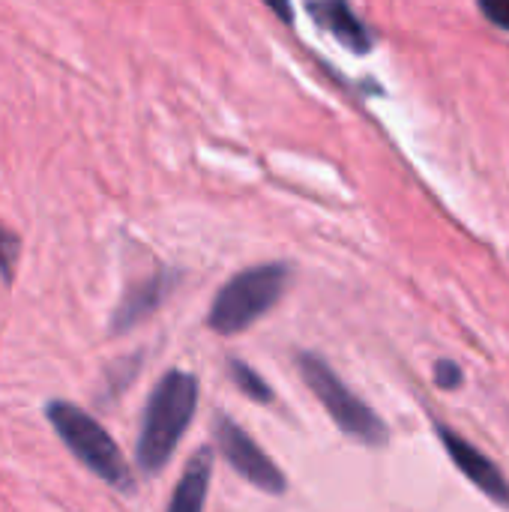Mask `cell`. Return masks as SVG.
<instances>
[{
    "mask_svg": "<svg viewBox=\"0 0 509 512\" xmlns=\"http://www.w3.org/2000/svg\"><path fill=\"white\" fill-rule=\"evenodd\" d=\"M195 408H198V381L189 372H168L156 384L144 408V423L138 435V465L144 471L156 474L165 468Z\"/></svg>",
    "mask_w": 509,
    "mask_h": 512,
    "instance_id": "6da1fadb",
    "label": "cell"
},
{
    "mask_svg": "<svg viewBox=\"0 0 509 512\" xmlns=\"http://www.w3.org/2000/svg\"><path fill=\"white\" fill-rule=\"evenodd\" d=\"M288 282V270L282 264H264L252 267L240 276H234L213 300L210 306V327L216 333H240L255 324L276 300L282 297Z\"/></svg>",
    "mask_w": 509,
    "mask_h": 512,
    "instance_id": "7a4b0ae2",
    "label": "cell"
},
{
    "mask_svg": "<svg viewBox=\"0 0 509 512\" xmlns=\"http://www.w3.org/2000/svg\"><path fill=\"white\" fill-rule=\"evenodd\" d=\"M48 420L57 429V435L63 438V444L69 447V453H75L96 477H102L114 489L132 486L129 465L123 462V453L117 450L111 435L90 414H84L75 405L54 402V405H48Z\"/></svg>",
    "mask_w": 509,
    "mask_h": 512,
    "instance_id": "3957f363",
    "label": "cell"
},
{
    "mask_svg": "<svg viewBox=\"0 0 509 512\" xmlns=\"http://www.w3.org/2000/svg\"><path fill=\"white\" fill-rule=\"evenodd\" d=\"M300 372H303V381L309 384V390L318 396V402L327 408V414L345 435H351L369 447L387 444V426L381 423V417L363 399H357L321 357L303 354Z\"/></svg>",
    "mask_w": 509,
    "mask_h": 512,
    "instance_id": "277c9868",
    "label": "cell"
},
{
    "mask_svg": "<svg viewBox=\"0 0 509 512\" xmlns=\"http://www.w3.org/2000/svg\"><path fill=\"white\" fill-rule=\"evenodd\" d=\"M216 438H219V450L225 453V459L231 462V468L243 480H249L255 489L270 492V495H279L285 489L282 471L273 465V459L237 423H231L228 417H222L216 423Z\"/></svg>",
    "mask_w": 509,
    "mask_h": 512,
    "instance_id": "5b68a950",
    "label": "cell"
},
{
    "mask_svg": "<svg viewBox=\"0 0 509 512\" xmlns=\"http://www.w3.org/2000/svg\"><path fill=\"white\" fill-rule=\"evenodd\" d=\"M438 435H441V444H444V450L453 456V462H456V468L483 492V495H489L492 501H498V504H504L509 507V483L504 480V474L498 471V465L489 459V456H483L471 441H465V438H459L453 429H447V426H438Z\"/></svg>",
    "mask_w": 509,
    "mask_h": 512,
    "instance_id": "8992f818",
    "label": "cell"
},
{
    "mask_svg": "<svg viewBox=\"0 0 509 512\" xmlns=\"http://www.w3.org/2000/svg\"><path fill=\"white\" fill-rule=\"evenodd\" d=\"M309 12L312 18L330 30L345 48L357 51V54H366L372 48V33L366 30V24L357 18V12L348 6V0H312L309 3Z\"/></svg>",
    "mask_w": 509,
    "mask_h": 512,
    "instance_id": "52a82bcc",
    "label": "cell"
},
{
    "mask_svg": "<svg viewBox=\"0 0 509 512\" xmlns=\"http://www.w3.org/2000/svg\"><path fill=\"white\" fill-rule=\"evenodd\" d=\"M210 453L201 450L186 474L180 477L177 489H174V498L168 504V512H204V504H207V486H210Z\"/></svg>",
    "mask_w": 509,
    "mask_h": 512,
    "instance_id": "ba28073f",
    "label": "cell"
},
{
    "mask_svg": "<svg viewBox=\"0 0 509 512\" xmlns=\"http://www.w3.org/2000/svg\"><path fill=\"white\" fill-rule=\"evenodd\" d=\"M159 294H162V282H150L141 291H135L132 297H126V306L117 315V327H129L132 321H138L141 315H147L159 303Z\"/></svg>",
    "mask_w": 509,
    "mask_h": 512,
    "instance_id": "9c48e42d",
    "label": "cell"
},
{
    "mask_svg": "<svg viewBox=\"0 0 509 512\" xmlns=\"http://www.w3.org/2000/svg\"><path fill=\"white\" fill-rule=\"evenodd\" d=\"M231 375H234V381L243 387V393L246 396H252L255 402H270V387L249 369V366H243V363H234V369H231Z\"/></svg>",
    "mask_w": 509,
    "mask_h": 512,
    "instance_id": "30bf717a",
    "label": "cell"
},
{
    "mask_svg": "<svg viewBox=\"0 0 509 512\" xmlns=\"http://www.w3.org/2000/svg\"><path fill=\"white\" fill-rule=\"evenodd\" d=\"M15 258H18V240H15V237L0 225V273H3V276H9V273H12Z\"/></svg>",
    "mask_w": 509,
    "mask_h": 512,
    "instance_id": "8fae6325",
    "label": "cell"
},
{
    "mask_svg": "<svg viewBox=\"0 0 509 512\" xmlns=\"http://www.w3.org/2000/svg\"><path fill=\"white\" fill-rule=\"evenodd\" d=\"M435 381H438V387H444V390H456V387H462V369H459L456 363H450V360H438V366H435Z\"/></svg>",
    "mask_w": 509,
    "mask_h": 512,
    "instance_id": "7c38bea8",
    "label": "cell"
},
{
    "mask_svg": "<svg viewBox=\"0 0 509 512\" xmlns=\"http://www.w3.org/2000/svg\"><path fill=\"white\" fill-rule=\"evenodd\" d=\"M480 9L492 24L509 30V0H480Z\"/></svg>",
    "mask_w": 509,
    "mask_h": 512,
    "instance_id": "4fadbf2b",
    "label": "cell"
},
{
    "mask_svg": "<svg viewBox=\"0 0 509 512\" xmlns=\"http://www.w3.org/2000/svg\"><path fill=\"white\" fill-rule=\"evenodd\" d=\"M276 15H279V21H285V24H291L294 21V9H291V0H264Z\"/></svg>",
    "mask_w": 509,
    "mask_h": 512,
    "instance_id": "5bb4252c",
    "label": "cell"
}]
</instances>
